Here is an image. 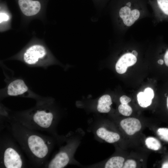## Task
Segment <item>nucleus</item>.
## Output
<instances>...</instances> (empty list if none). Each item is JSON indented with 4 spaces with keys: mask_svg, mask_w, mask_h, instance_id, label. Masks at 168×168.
<instances>
[{
    "mask_svg": "<svg viewBox=\"0 0 168 168\" xmlns=\"http://www.w3.org/2000/svg\"><path fill=\"white\" fill-rule=\"evenodd\" d=\"M6 117L4 119L7 122V128L26 155L32 166L35 167H44L48 162L53 147L52 138Z\"/></svg>",
    "mask_w": 168,
    "mask_h": 168,
    "instance_id": "nucleus-1",
    "label": "nucleus"
},
{
    "mask_svg": "<svg viewBox=\"0 0 168 168\" xmlns=\"http://www.w3.org/2000/svg\"><path fill=\"white\" fill-rule=\"evenodd\" d=\"M49 104L40 103L35 108L7 117L30 129L54 134L57 119L55 113Z\"/></svg>",
    "mask_w": 168,
    "mask_h": 168,
    "instance_id": "nucleus-2",
    "label": "nucleus"
},
{
    "mask_svg": "<svg viewBox=\"0 0 168 168\" xmlns=\"http://www.w3.org/2000/svg\"><path fill=\"white\" fill-rule=\"evenodd\" d=\"M0 140V168L26 167L25 158L14 140L7 136L1 135Z\"/></svg>",
    "mask_w": 168,
    "mask_h": 168,
    "instance_id": "nucleus-3",
    "label": "nucleus"
},
{
    "mask_svg": "<svg viewBox=\"0 0 168 168\" xmlns=\"http://www.w3.org/2000/svg\"><path fill=\"white\" fill-rule=\"evenodd\" d=\"M47 54L45 48L40 44H35L28 48L23 54L24 62L29 65H34L44 59Z\"/></svg>",
    "mask_w": 168,
    "mask_h": 168,
    "instance_id": "nucleus-4",
    "label": "nucleus"
},
{
    "mask_svg": "<svg viewBox=\"0 0 168 168\" xmlns=\"http://www.w3.org/2000/svg\"><path fill=\"white\" fill-rule=\"evenodd\" d=\"M20 8L25 16H31L37 14L41 8V5L37 1L18 0Z\"/></svg>",
    "mask_w": 168,
    "mask_h": 168,
    "instance_id": "nucleus-5",
    "label": "nucleus"
},
{
    "mask_svg": "<svg viewBox=\"0 0 168 168\" xmlns=\"http://www.w3.org/2000/svg\"><path fill=\"white\" fill-rule=\"evenodd\" d=\"M137 61L136 57L132 53L123 54L119 59L115 65V69L119 73L122 74L127 71L128 67L134 65Z\"/></svg>",
    "mask_w": 168,
    "mask_h": 168,
    "instance_id": "nucleus-6",
    "label": "nucleus"
},
{
    "mask_svg": "<svg viewBox=\"0 0 168 168\" xmlns=\"http://www.w3.org/2000/svg\"><path fill=\"white\" fill-rule=\"evenodd\" d=\"M28 88L24 81L17 79L11 82L7 87V94L11 96H16L25 94Z\"/></svg>",
    "mask_w": 168,
    "mask_h": 168,
    "instance_id": "nucleus-7",
    "label": "nucleus"
},
{
    "mask_svg": "<svg viewBox=\"0 0 168 168\" xmlns=\"http://www.w3.org/2000/svg\"><path fill=\"white\" fill-rule=\"evenodd\" d=\"M120 125L126 133L129 135H133L141 128L139 120L133 118H129L122 120Z\"/></svg>",
    "mask_w": 168,
    "mask_h": 168,
    "instance_id": "nucleus-8",
    "label": "nucleus"
},
{
    "mask_svg": "<svg viewBox=\"0 0 168 168\" xmlns=\"http://www.w3.org/2000/svg\"><path fill=\"white\" fill-rule=\"evenodd\" d=\"M154 96V91L150 87L145 88L144 92H140L137 94V100L139 105L142 107H147L152 104Z\"/></svg>",
    "mask_w": 168,
    "mask_h": 168,
    "instance_id": "nucleus-9",
    "label": "nucleus"
},
{
    "mask_svg": "<svg viewBox=\"0 0 168 168\" xmlns=\"http://www.w3.org/2000/svg\"><path fill=\"white\" fill-rule=\"evenodd\" d=\"M97 135L101 139L109 143H113L118 141L120 138L119 134L108 130L104 127L98 128L96 131Z\"/></svg>",
    "mask_w": 168,
    "mask_h": 168,
    "instance_id": "nucleus-10",
    "label": "nucleus"
},
{
    "mask_svg": "<svg viewBox=\"0 0 168 168\" xmlns=\"http://www.w3.org/2000/svg\"><path fill=\"white\" fill-rule=\"evenodd\" d=\"M112 104V100L110 96L107 94L104 95L98 100L97 110L100 113H108L111 110L110 106Z\"/></svg>",
    "mask_w": 168,
    "mask_h": 168,
    "instance_id": "nucleus-11",
    "label": "nucleus"
},
{
    "mask_svg": "<svg viewBox=\"0 0 168 168\" xmlns=\"http://www.w3.org/2000/svg\"><path fill=\"white\" fill-rule=\"evenodd\" d=\"M124 159L120 156H114L110 158L106 163L105 168H121L124 165Z\"/></svg>",
    "mask_w": 168,
    "mask_h": 168,
    "instance_id": "nucleus-12",
    "label": "nucleus"
},
{
    "mask_svg": "<svg viewBox=\"0 0 168 168\" xmlns=\"http://www.w3.org/2000/svg\"><path fill=\"white\" fill-rule=\"evenodd\" d=\"M145 143L148 148L155 151L159 150L161 147L160 142L157 139L152 137L147 138L145 140Z\"/></svg>",
    "mask_w": 168,
    "mask_h": 168,
    "instance_id": "nucleus-13",
    "label": "nucleus"
},
{
    "mask_svg": "<svg viewBox=\"0 0 168 168\" xmlns=\"http://www.w3.org/2000/svg\"><path fill=\"white\" fill-rule=\"evenodd\" d=\"M156 4L163 15V17L168 18V0H155Z\"/></svg>",
    "mask_w": 168,
    "mask_h": 168,
    "instance_id": "nucleus-14",
    "label": "nucleus"
},
{
    "mask_svg": "<svg viewBox=\"0 0 168 168\" xmlns=\"http://www.w3.org/2000/svg\"><path fill=\"white\" fill-rule=\"evenodd\" d=\"M119 113L125 116H129L132 113V109L128 104H121L118 107Z\"/></svg>",
    "mask_w": 168,
    "mask_h": 168,
    "instance_id": "nucleus-15",
    "label": "nucleus"
},
{
    "mask_svg": "<svg viewBox=\"0 0 168 168\" xmlns=\"http://www.w3.org/2000/svg\"><path fill=\"white\" fill-rule=\"evenodd\" d=\"M157 133L161 139L168 142V128H159L157 131Z\"/></svg>",
    "mask_w": 168,
    "mask_h": 168,
    "instance_id": "nucleus-16",
    "label": "nucleus"
},
{
    "mask_svg": "<svg viewBox=\"0 0 168 168\" xmlns=\"http://www.w3.org/2000/svg\"><path fill=\"white\" fill-rule=\"evenodd\" d=\"M97 10L101 12L109 0H91Z\"/></svg>",
    "mask_w": 168,
    "mask_h": 168,
    "instance_id": "nucleus-17",
    "label": "nucleus"
},
{
    "mask_svg": "<svg viewBox=\"0 0 168 168\" xmlns=\"http://www.w3.org/2000/svg\"><path fill=\"white\" fill-rule=\"evenodd\" d=\"M137 166L136 162L134 160L129 159L127 160L124 164L122 168H135Z\"/></svg>",
    "mask_w": 168,
    "mask_h": 168,
    "instance_id": "nucleus-18",
    "label": "nucleus"
},
{
    "mask_svg": "<svg viewBox=\"0 0 168 168\" xmlns=\"http://www.w3.org/2000/svg\"><path fill=\"white\" fill-rule=\"evenodd\" d=\"M119 100L121 104H128L131 101V99L128 96L124 95L120 97Z\"/></svg>",
    "mask_w": 168,
    "mask_h": 168,
    "instance_id": "nucleus-19",
    "label": "nucleus"
},
{
    "mask_svg": "<svg viewBox=\"0 0 168 168\" xmlns=\"http://www.w3.org/2000/svg\"><path fill=\"white\" fill-rule=\"evenodd\" d=\"M9 17L6 14L0 12V22L1 23L3 21H6L8 20Z\"/></svg>",
    "mask_w": 168,
    "mask_h": 168,
    "instance_id": "nucleus-20",
    "label": "nucleus"
},
{
    "mask_svg": "<svg viewBox=\"0 0 168 168\" xmlns=\"http://www.w3.org/2000/svg\"><path fill=\"white\" fill-rule=\"evenodd\" d=\"M162 168H168V160L164 162L161 165Z\"/></svg>",
    "mask_w": 168,
    "mask_h": 168,
    "instance_id": "nucleus-21",
    "label": "nucleus"
},
{
    "mask_svg": "<svg viewBox=\"0 0 168 168\" xmlns=\"http://www.w3.org/2000/svg\"><path fill=\"white\" fill-rule=\"evenodd\" d=\"M157 63L160 65L162 66L164 63V62L162 59L160 58L158 60Z\"/></svg>",
    "mask_w": 168,
    "mask_h": 168,
    "instance_id": "nucleus-22",
    "label": "nucleus"
},
{
    "mask_svg": "<svg viewBox=\"0 0 168 168\" xmlns=\"http://www.w3.org/2000/svg\"><path fill=\"white\" fill-rule=\"evenodd\" d=\"M132 53L133 55H134L136 57H137L138 56V53L135 50H133L132 52Z\"/></svg>",
    "mask_w": 168,
    "mask_h": 168,
    "instance_id": "nucleus-23",
    "label": "nucleus"
}]
</instances>
